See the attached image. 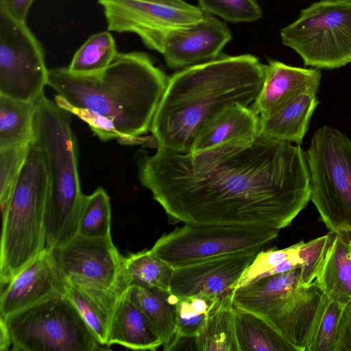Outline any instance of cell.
<instances>
[{
	"mask_svg": "<svg viewBox=\"0 0 351 351\" xmlns=\"http://www.w3.org/2000/svg\"><path fill=\"white\" fill-rule=\"evenodd\" d=\"M138 177L171 223L288 226L310 201L305 152L258 134L178 153L157 147Z\"/></svg>",
	"mask_w": 351,
	"mask_h": 351,
	"instance_id": "1",
	"label": "cell"
},
{
	"mask_svg": "<svg viewBox=\"0 0 351 351\" xmlns=\"http://www.w3.org/2000/svg\"><path fill=\"white\" fill-rule=\"evenodd\" d=\"M167 82L147 53L132 51L119 53L95 73L51 69L47 86L56 93V103L86 122L101 141L136 143L150 130Z\"/></svg>",
	"mask_w": 351,
	"mask_h": 351,
	"instance_id": "2",
	"label": "cell"
},
{
	"mask_svg": "<svg viewBox=\"0 0 351 351\" xmlns=\"http://www.w3.org/2000/svg\"><path fill=\"white\" fill-rule=\"evenodd\" d=\"M265 72V64L253 55L221 54L173 73L150 127L157 147L190 152L200 128L215 113L233 103L252 104Z\"/></svg>",
	"mask_w": 351,
	"mask_h": 351,
	"instance_id": "3",
	"label": "cell"
},
{
	"mask_svg": "<svg viewBox=\"0 0 351 351\" xmlns=\"http://www.w3.org/2000/svg\"><path fill=\"white\" fill-rule=\"evenodd\" d=\"M34 141L44 156L48 177L45 250L59 247L77 235L84 195L80 186L77 145L70 113L43 95L36 102Z\"/></svg>",
	"mask_w": 351,
	"mask_h": 351,
	"instance_id": "4",
	"label": "cell"
},
{
	"mask_svg": "<svg viewBox=\"0 0 351 351\" xmlns=\"http://www.w3.org/2000/svg\"><path fill=\"white\" fill-rule=\"evenodd\" d=\"M328 298L314 281L300 282V267L234 289V307L265 321L296 351H306Z\"/></svg>",
	"mask_w": 351,
	"mask_h": 351,
	"instance_id": "5",
	"label": "cell"
},
{
	"mask_svg": "<svg viewBox=\"0 0 351 351\" xmlns=\"http://www.w3.org/2000/svg\"><path fill=\"white\" fill-rule=\"evenodd\" d=\"M48 177L44 156L33 141L2 217L1 287L45 250Z\"/></svg>",
	"mask_w": 351,
	"mask_h": 351,
	"instance_id": "6",
	"label": "cell"
},
{
	"mask_svg": "<svg viewBox=\"0 0 351 351\" xmlns=\"http://www.w3.org/2000/svg\"><path fill=\"white\" fill-rule=\"evenodd\" d=\"M310 200L329 231L351 230V141L324 125L314 133L305 152Z\"/></svg>",
	"mask_w": 351,
	"mask_h": 351,
	"instance_id": "7",
	"label": "cell"
},
{
	"mask_svg": "<svg viewBox=\"0 0 351 351\" xmlns=\"http://www.w3.org/2000/svg\"><path fill=\"white\" fill-rule=\"evenodd\" d=\"M15 351H95L101 344L65 295L0 318Z\"/></svg>",
	"mask_w": 351,
	"mask_h": 351,
	"instance_id": "8",
	"label": "cell"
},
{
	"mask_svg": "<svg viewBox=\"0 0 351 351\" xmlns=\"http://www.w3.org/2000/svg\"><path fill=\"white\" fill-rule=\"evenodd\" d=\"M284 45L304 65L337 69L351 63V3L321 0L303 9L280 31Z\"/></svg>",
	"mask_w": 351,
	"mask_h": 351,
	"instance_id": "9",
	"label": "cell"
},
{
	"mask_svg": "<svg viewBox=\"0 0 351 351\" xmlns=\"http://www.w3.org/2000/svg\"><path fill=\"white\" fill-rule=\"evenodd\" d=\"M279 232L259 226L184 223L163 234L150 250L176 268L230 254L259 252Z\"/></svg>",
	"mask_w": 351,
	"mask_h": 351,
	"instance_id": "10",
	"label": "cell"
},
{
	"mask_svg": "<svg viewBox=\"0 0 351 351\" xmlns=\"http://www.w3.org/2000/svg\"><path fill=\"white\" fill-rule=\"evenodd\" d=\"M41 43L26 24L0 8V95L36 103L47 85Z\"/></svg>",
	"mask_w": 351,
	"mask_h": 351,
	"instance_id": "11",
	"label": "cell"
},
{
	"mask_svg": "<svg viewBox=\"0 0 351 351\" xmlns=\"http://www.w3.org/2000/svg\"><path fill=\"white\" fill-rule=\"evenodd\" d=\"M108 30L138 35L144 45L161 53L171 31L199 22L204 13L184 0H98Z\"/></svg>",
	"mask_w": 351,
	"mask_h": 351,
	"instance_id": "12",
	"label": "cell"
},
{
	"mask_svg": "<svg viewBox=\"0 0 351 351\" xmlns=\"http://www.w3.org/2000/svg\"><path fill=\"white\" fill-rule=\"evenodd\" d=\"M51 251L64 279L120 292H125L130 285L124 271V257L111 237L77 234L66 244Z\"/></svg>",
	"mask_w": 351,
	"mask_h": 351,
	"instance_id": "13",
	"label": "cell"
},
{
	"mask_svg": "<svg viewBox=\"0 0 351 351\" xmlns=\"http://www.w3.org/2000/svg\"><path fill=\"white\" fill-rule=\"evenodd\" d=\"M258 252L230 254L174 268L170 291L176 297L204 295L220 300L231 297Z\"/></svg>",
	"mask_w": 351,
	"mask_h": 351,
	"instance_id": "14",
	"label": "cell"
},
{
	"mask_svg": "<svg viewBox=\"0 0 351 351\" xmlns=\"http://www.w3.org/2000/svg\"><path fill=\"white\" fill-rule=\"evenodd\" d=\"M66 281L51 250L44 251L1 287L0 318L65 295Z\"/></svg>",
	"mask_w": 351,
	"mask_h": 351,
	"instance_id": "15",
	"label": "cell"
},
{
	"mask_svg": "<svg viewBox=\"0 0 351 351\" xmlns=\"http://www.w3.org/2000/svg\"><path fill=\"white\" fill-rule=\"evenodd\" d=\"M231 40L225 23L204 14L199 22L169 32L161 54L169 68L182 69L217 58Z\"/></svg>",
	"mask_w": 351,
	"mask_h": 351,
	"instance_id": "16",
	"label": "cell"
},
{
	"mask_svg": "<svg viewBox=\"0 0 351 351\" xmlns=\"http://www.w3.org/2000/svg\"><path fill=\"white\" fill-rule=\"evenodd\" d=\"M321 78L322 73L317 69L269 60L265 64L262 88L250 107L259 117L270 114L302 93L316 94Z\"/></svg>",
	"mask_w": 351,
	"mask_h": 351,
	"instance_id": "17",
	"label": "cell"
},
{
	"mask_svg": "<svg viewBox=\"0 0 351 351\" xmlns=\"http://www.w3.org/2000/svg\"><path fill=\"white\" fill-rule=\"evenodd\" d=\"M258 123L259 116L250 106L229 104L202 126L191 152L202 151L232 140L254 138L258 134Z\"/></svg>",
	"mask_w": 351,
	"mask_h": 351,
	"instance_id": "18",
	"label": "cell"
},
{
	"mask_svg": "<svg viewBox=\"0 0 351 351\" xmlns=\"http://www.w3.org/2000/svg\"><path fill=\"white\" fill-rule=\"evenodd\" d=\"M118 344L135 350H156L161 340L143 312L129 298L120 299L109 326L106 345Z\"/></svg>",
	"mask_w": 351,
	"mask_h": 351,
	"instance_id": "19",
	"label": "cell"
},
{
	"mask_svg": "<svg viewBox=\"0 0 351 351\" xmlns=\"http://www.w3.org/2000/svg\"><path fill=\"white\" fill-rule=\"evenodd\" d=\"M315 282L329 300L343 306L351 301V230L333 232Z\"/></svg>",
	"mask_w": 351,
	"mask_h": 351,
	"instance_id": "20",
	"label": "cell"
},
{
	"mask_svg": "<svg viewBox=\"0 0 351 351\" xmlns=\"http://www.w3.org/2000/svg\"><path fill=\"white\" fill-rule=\"evenodd\" d=\"M318 104L316 94L302 93L271 114L259 117L258 134L300 145Z\"/></svg>",
	"mask_w": 351,
	"mask_h": 351,
	"instance_id": "21",
	"label": "cell"
},
{
	"mask_svg": "<svg viewBox=\"0 0 351 351\" xmlns=\"http://www.w3.org/2000/svg\"><path fill=\"white\" fill-rule=\"evenodd\" d=\"M129 298L143 312L158 333L165 350H172L176 334V302L171 292L132 284Z\"/></svg>",
	"mask_w": 351,
	"mask_h": 351,
	"instance_id": "22",
	"label": "cell"
},
{
	"mask_svg": "<svg viewBox=\"0 0 351 351\" xmlns=\"http://www.w3.org/2000/svg\"><path fill=\"white\" fill-rule=\"evenodd\" d=\"M35 111L36 103L0 95V149L33 141Z\"/></svg>",
	"mask_w": 351,
	"mask_h": 351,
	"instance_id": "23",
	"label": "cell"
},
{
	"mask_svg": "<svg viewBox=\"0 0 351 351\" xmlns=\"http://www.w3.org/2000/svg\"><path fill=\"white\" fill-rule=\"evenodd\" d=\"M194 340L198 351H239L232 296L221 300Z\"/></svg>",
	"mask_w": 351,
	"mask_h": 351,
	"instance_id": "24",
	"label": "cell"
},
{
	"mask_svg": "<svg viewBox=\"0 0 351 351\" xmlns=\"http://www.w3.org/2000/svg\"><path fill=\"white\" fill-rule=\"evenodd\" d=\"M234 308L239 351H296L262 319L250 312Z\"/></svg>",
	"mask_w": 351,
	"mask_h": 351,
	"instance_id": "25",
	"label": "cell"
},
{
	"mask_svg": "<svg viewBox=\"0 0 351 351\" xmlns=\"http://www.w3.org/2000/svg\"><path fill=\"white\" fill-rule=\"evenodd\" d=\"M123 268L130 285L170 291L174 268L153 254L150 250L123 258Z\"/></svg>",
	"mask_w": 351,
	"mask_h": 351,
	"instance_id": "26",
	"label": "cell"
},
{
	"mask_svg": "<svg viewBox=\"0 0 351 351\" xmlns=\"http://www.w3.org/2000/svg\"><path fill=\"white\" fill-rule=\"evenodd\" d=\"M115 40L108 32L93 34L77 49L67 69L77 74H91L107 68L115 60Z\"/></svg>",
	"mask_w": 351,
	"mask_h": 351,
	"instance_id": "27",
	"label": "cell"
},
{
	"mask_svg": "<svg viewBox=\"0 0 351 351\" xmlns=\"http://www.w3.org/2000/svg\"><path fill=\"white\" fill-rule=\"evenodd\" d=\"M177 298L176 334L173 348L181 339L197 337L211 312L221 301L204 295Z\"/></svg>",
	"mask_w": 351,
	"mask_h": 351,
	"instance_id": "28",
	"label": "cell"
},
{
	"mask_svg": "<svg viewBox=\"0 0 351 351\" xmlns=\"http://www.w3.org/2000/svg\"><path fill=\"white\" fill-rule=\"evenodd\" d=\"M110 198L102 187L84 195L78 220L77 234L92 238L111 237Z\"/></svg>",
	"mask_w": 351,
	"mask_h": 351,
	"instance_id": "29",
	"label": "cell"
},
{
	"mask_svg": "<svg viewBox=\"0 0 351 351\" xmlns=\"http://www.w3.org/2000/svg\"><path fill=\"white\" fill-rule=\"evenodd\" d=\"M65 295L76 308L99 342L107 346L112 317L95 300L67 282Z\"/></svg>",
	"mask_w": 351,
	"mask_h": 351,
	"instance_id": "30",
	"label": "cell"
},
{
	"mask_svg": "<svg viewBox=\"0 0 351 351\" xmlns=\"http://www.w3.org/2000/svg\"><path fill=\"white\" fill-rule=\"evenodd\" d=\"M204 13L230 23H249L258 20L263 11L256 0H197Z\"/></svg>",
	"mask_w": 351,
	"mask_h": 351,
	"instance_id": "31",
	"label": "cell"
},
{
	"mask_svg": "<svg viewBox=\"0 0 351 351\" xmlns=\"http://www.w3.org/2000/svg\"><path fill=\"white\" fill-rule=\"evenodd\" d=\"M30 144L0 149V204L2 217L8 210L14 186Z\"/></svg>",
	"mask_w": 351,
	"mask_h": 351,
	"instance_id": "32",
	"label": "cell"
},
{
	"mask_svg": "<svg viewBox=\"0 0 351 351\" xmlns=\"http://www.w3.org/2000/svg\"><path fill=\"white\" fill-rule=\"evenodd\" d=\"M302 242V241H300L280 250L270 249L259 251L242 275L236 289L266 277L267 274L278 265L286 260L298 255Z\"/></svg>",
	"mask_w": 351,
	"mask_h": 351,
	"instance_id": "33",
	"label": "cell"
},
{
	"mask_svg": "<svg viewBox=\"0 0 351 351\" xmlns=\"http://www.w3.org/2000/svg\"><path fill=\"white\" fill-rule=\"evenodd\" d=\"M332 235L333 232L329 231L307 243L302 241L299 250L300 282L302 285L308 286L316 279Z\"/></svg>",
	"mask_w": 351,
	"mask_h": 351,
	"instance_id": "34",
	"label": "cell"
},
{
	"mask_svg": "<svg viewBox=\"0 0 351 351\" xmlns=\"http://www.w3.org/2000/svg\"><path fill=\"white\" fill-rule=\"evenodd\" d=\"M344 307L328 299L306 351H334L339 321Z\"/></svg>",
	"mask_w": 351,
	"mask_h": 351,
	"instance_id": "35",
	"label": "cell"
},
{
	"mask_svg": "<svg viewBox=\"0 0 351 351\" xmlns=\"http://www.w3.org/2000/svg\"><path fill=\"white\" fill-rule=\"evenodd\" d=\"M334 351H351V301L343 310Z\"/></svg>",
	"mask_w": 351,
	"mask_h": 351,
	"instance_id": "36",
	"label": "cell"
},
{
	"mask_svg": "<svg viewBox=\"0 0 351 351\" xmlns=\"http://www.w3.org/2000/svg\"><path fill=\"white\" fill-rule=\"evenodd\" d=\"M34 0H0V8L14 18L26 21V19Z\"/></svg>",
	"mask_w": 351,
	"mask_h": 351,
	"instance_id": "37",
	"label": "cell"
},
{
	"mask_svg": "<svg viewBox=\"0 0 351 351\" xmlns=\"http://www.w3.org/2000/svg\"><path fill=\"white\" fill-rule=\"evenodd\" d=\"M328 1H338V2H345V3H351V0H328Z\"/></svg>",
	"mask_w": 351,
	"mask_h": 351,
	"instance_id": "38",
	"label": "cell"
}]
</instances>
